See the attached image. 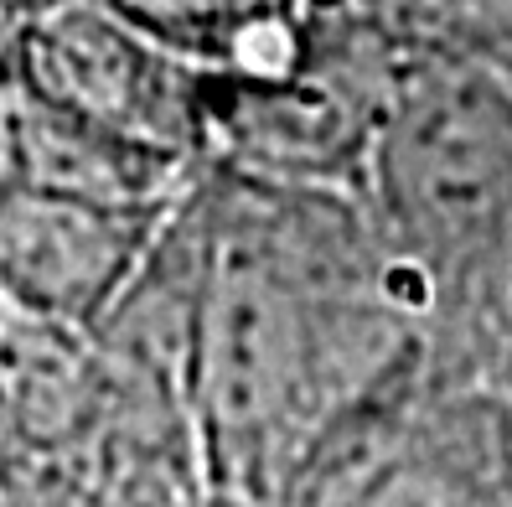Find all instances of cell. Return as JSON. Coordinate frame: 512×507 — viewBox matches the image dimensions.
I'll return each instance as SVG.
<instances>
[{
  "label": "cell",
  "mask_w": 512,
  "mask_h": 507,
  "mask_svg": "<svg viewBox=\"0 0 512 507\" xmlns=\"http://www.w3.org/2000/svg\"><path fill=\"white\" fill-rule=\"evenodd\" d=\"M399 363V295L316 207L259 202L207 233L187 383L207 476L269 507Z\"/></svg>",
  "instance_id": "1"
},
{
  "label": "cell",
  "mask_w": 512,
  "mask_h": 507,
  "mask_svg": "<svg viewBox=\"0 0 512 507\" xmlns=\"http://www.w3.org/2000/svg\"><path fill=\"white\" fill-rule=\"evenodd\" d=\"M6 83L166 156H182L202 125V68L140 37L99 0H68L16 26Z\"/></svg>",
  "instance_id": "2"
},
{
  "label": "cell",
  "mask_w": 512,
  "mask_h": 507,
  "mask_svg": "<svg viewBox=\"0 0 512 507\" xmlns=\"http://www.w3.org/2000/svg\"><path fill=\"white\" fill-rule=\"evenodd\" d=\"M161 207H104L0 171V295L42 326H99L145 270Z\"/></svg>",
  "instance_id": "3"
},
{
  "label": "cell",
  "mask_w": 512,
  "mask_h": 507,
  "mask_svg": "<svg viewBox=\"0 0 512 507\" xmlns=\"http://www.w3.org/2000/svg\"><path fill=\"white\" fill-rule=\"evenodd\" d=\"M383 156L394 166L399 207L435 254L487 244L512 213V130L476 99L450 88L414 99L394 114Z\"/></svg>",
  "instance_id": "4"
},
{
  "label": "cell",
  "mask_w": 512,
  "mask_h": 507,
  "mask_svg": "<svg viewBox=\"0 0 512 507\" xmlns=\"http://www.w3.org/2000/svg\"><path fill=\"white\" fill-rule=\"evenodd\" d=\"M99 6L202 73L218 68L244 83H275L306 63L300 32L311 0H99Z\"/></svg>",
  "instance_id": "5"
},
{
  "label": "cell",
  "mask_w": 512,
  "mask_h": 507,
  "mask_svg": "<svg viewBox=\"0 0 512 507\" xmlns=\"http://www.w3.org/2000/svg\"><path fill=\"white\" fill-rule=\"evenodd\" d=\"M57 6H68V0H0V16H16V26H26V21H37Z\"/></svg>",
  "instance_id": "6"
}]
</instances>
